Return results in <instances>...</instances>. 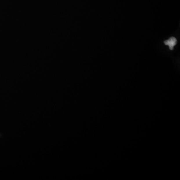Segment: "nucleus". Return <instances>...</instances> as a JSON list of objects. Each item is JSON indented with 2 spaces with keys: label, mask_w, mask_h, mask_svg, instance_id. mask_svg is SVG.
Instances as JSON below:
<instances>
[{
  "label": "nucleus",
  "mask_w": 180,
  "mask_h": 180,
  "mask_svg": "<svg viewBox=\"0 0 180 180\" xmlns=\"http://www.w3.org/2000/svg\"><path fill=\"white\" fill-rule=\"evenodd\" d=\"M164 43L166 45L168 46L169 47L170 50H173L174 47H175V45L177 43V40L175 37H172L171 38H170L168 40L165 41Z\"/></svg>",
  "instance_id": "f257e3e1"
}]
</instances>
